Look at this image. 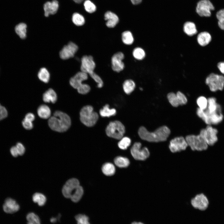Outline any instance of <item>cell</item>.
I'll list each match as a JSON object with an SVG mask.
<instances>
[{"label": "cell", "mask_w": 224, "mask_h": 224, "mask_svg": "<svg viewBox=\"0 0 224 224\" xmlns=\"http://www.w3.org/2000/svg\"><path fill=\"white\" fill-rule=\"evenodd\" d=\"M10 151L11 154L13 157H16L19 155L16 146L12 147L11 148Z\"/></svg>", "instance_id": "7dc6e473"}, {"label": "cell", "mask_w": 224, "mask_h": 224, "mask_svg": "<svg viewBox=\"0 0 224 224\" xmlns=\"http://www.w3.org/2000/svg\"><path fill=\"white\" fill-rule=\"evenodd\" d=\"M62 192L64 197L70 198L72 202L77 203L81 198L83 194V189L80 185L79 180L73 178L66 182L62 188Z\"/></svg>", "instance_id": "3957f363"}, {"label": "cell", "mask_w": 224, "mask_h": 224, "mask_svg": "<svg viewBox=\"0 0 224 224\" xmlns=\"http://www.w3.org/2000/svg\"><path fill=\"white\" fill-rule=\"evenodd\" d=\"M217 66L220 72L224 75V62H219Z\"/></svg>", "instance_id": "681fc988"}, {"label": "cell", "mask_w": 224, "mask_h": 224, "mask_svg": "<svg viewBox=\"0 0 224 224\" xmlns=\"http://www.w3.org/2000/svg\"><path fill=\"white\" fill-rule=\"evenodd\" d=\"M197 104L199 109L204 110H206L208 106V99L204 96L199 97L197 100Z\"/></svg>", "instance_id": "ab89813d"}, {"label": "cell", "mask_w": 224, "mask_h": 224, "mask_svg": "<svg viewBox=\"0 0 224 224\" xmlns=\"http://www.w3.org/2000/svg\"><path fill=\"white\" fill-rule=\"evenodd\" d=\"M76 3L79 4L82 2L84 0H72Z\"/></svg>", "instance_id": "f5cc1de1"}, {"label": "cell", "mask_w": 224, "mask_h": 224, "mask_svg": "<svg viewBox=\"0 0 224 224\" xmlns=\"http://www.w3.org/2000/svg\"><path fill=\"white\" fill-rule=\"evenodd\" d=\"M214 9V7L209 0H200L197 3L196 11L201 16H211V11Z\"/></svg>", "instance_id": "7c38bea8"}, {"label": "cell", "mask_w": 224, "mask_h": 224, "mask_svg": "<svg viewBox=\"0 0 224 224\" xmlns=\"http://www.w3.org/2000/svg\"><path fill=\"white\" fill-rule=\"evenodd\" d=\"M124 54L121 52H119L114 54L111 59L112 68V70L116 72H120L124 68V64L123 61L124 58Z\"/></svg>", "instance_id": "ac0fdd59"}, {"label": "cell", "mask_w": 224, "mask_h": 224, "mask_svg": "<svg viewBox=\"0 0 224 224\" xmlns=\"http://www.w3.org/2000/svg\"><path fill=\"white\" fill-rule=\"evenodd\" d=\"M125 131V126L118 120L110 122L105 129L106 133L107 136L117 139L122 138Z\"/></svg>", "instance_id": "52a82bcc"}, {"label": "cell", "mask_w": 224, "mask_h": 224, "mask_svg": "<svg viewBox=\"0 0 224 224\" xmlns=\"http://www.w3.org/2000/svg\"><path fill=\"white\" fill-rule=\"evenodd\" d=\"M58 8L59 2L57 0L46 2L43 5L45 16L48 17L50 15L55 14L57 12Z\"/></svg>", "instance_id": "d6986e66"}, {"label": "cell", "mask_w": 224, "mask_h": 224, "mask_svg": "<svg viewBox=\"0 0 224 224\" xmlns=\"http://www.w3.org/2000/svg\"><path fill=\"white\" fill-rule=\"evenodd\" d=\"M188 146L185 139L181 136L175 137L171 140L170 142L169 148L171 152L175 153L185 150Z\"/></svg>", "instance_id": "5bb4252c"}, {"label": "cell", "mask_w": 224, "mask_h": 224, "mask_svg": "<svg viewBox=\"0 0 224 224\" xmlns=\"http://www.w3.org/2000/svg\"><path fill=\"white\" fill-rule=\"evenodd\" d=\"M57 99V94L54 91L52 88H49L43 94V99L46 103L51 102L54 103Z\"/></svg>", "instance_id": "cb8c5ba5"}, {"label": "cell", "mask_w": 224, "mask_h": 224, "mask_svg": "<svg viewBox=\"0 0 224 224\" xmlns=\"http://www.w3.org/2000/svg\"><path fill=\"white\" fill-rule=\"evenodd\" d=\"M104 17L105 20L106 21V25L110 28L114 27L119 22V18L117 15L110 11L105 13Z\"/></svg>", "instance_id": "44dd1931"}, {"label": "cell", "mask_w": 224, "mask_h": 224, "mask_svg": "<svg viewBox=\"0 0 224 224\" xmlns=\"http://www.w3.org/2000/svg\"><path fill=\"white\" fill-rule=\"evenodd\" d=\"M191 203L194 208L204 211L208 206L209 201L204 194H200L197 195L191 200Z\"/></svg>", "instance_id": "2e32d148"}, {"label": "cell", "mask_w": 224, "mask_h": 224, "mask_svg": "<svg viewBox=\"0 0 224 224\" xmlns=\"http://www.w3.org/2000/svg\"><path fill=\"white\" fill-rule=\"evenodd\" d=\"M216 17L218 20V25L222 30H224V9L220 10L216 14Z\"/></svg>", "instance_id": "60d3db41"}, {"label": "cell", "mask_w": 224, "mask_h": 224, "mask_svg": "<svg viewBox=\"0 0 224 224\" xmlns=\"http://www.w3.org/2000/svg\"><path fill=\"white\" fill-rule=\"evenodd\" d=\"M3 208L5 212L13 213L19 210L20 206L15 200L8 198L5 200Z\"/></svg>", "instance_id": "ffe728a7"}, {"label": "cell", "mask_w": 224, "mask_h": 224, "mask_svg": "<svg viewBox=\"0 0 224 224\" xmlns=\"http://www.w3.org/2000/svg\"><path fill=\"white\" fill-rule=\"evenodd\" d=\"M32 200L34 202L37 203L39 206H42L45 204L46 198L44 194L40 193H36L33 195Z\"/></svg>", "instance_id": "836d02e7"}, {"label": "cell", "mask_w": 224, "mask_h": 224, "mask_svg": "<svg viewBox=\"0 0 224 224\" xmlns=\"http://www.w3.org/2000/svg\"><path fill=\"white\" fill-rule=\"evenodd\" d=\"M208 104L207 109L205 110L209 113L217 111H222V107L218 104L216 99L214 97H211L208 99Z\"/></svg>", "instance_id": "603a6c76"}, {"label": "cell", "mask_w": 224, "mask_h": 224, "mask_svg": "<svg viewBox=\"0 0 224 224\" xmlns=\"http://www.w3.org/2000/svg\"><path fill=\"white\" fill-rule=\"evenodd\" d=\"M132 3L134 5H138L141 3L142 0H130Z\"/></svg>", "instance_id": "816d5d0a"}, {"label": "cell", "mask_w": 224, "mask_h": 224, "mask_svg": "<svg viewBox=\"0 0 224 224\" xmlns=\"http://www.w3.org/2000/svg\"><path fill=\"white\" fill-rule=\"evenodd\" d=\"M109 107L108 104H106L100 110L99 113L101 117H109L116 114V110L114 108L110 109Z\"/></svg>", "instance_id": "4316f807"}, {"label": "cell", "mask_w": 224, "mask_h": 224, "mask_svg": "<svg viewBox=\"0 0 224 224\" xmlns=\"http://www.w3.org/2000/svg\"><path fill=\"white\" fill-rule=\"evenodd\" d=\"M37 113L40 118L43 119H47L50 117L51 111L50 108L47 105H42L38 108Z\"/></svg>", "instance_id": "484cf974"}, {"label": "cell", "mask_w": 224, "mask_h": 224, "mask_svg": "<svg viewBox=\"0 0 224 224\" xmlns=\"http://www.w3.org/2000/svg\"><path fill=\"white\" fill-rule=\"evenodd\" d=\"M77 224H90L88 217L83 214H78L75 216Z\"/></svg>", "instance_id": "b9f144b4"}, {"label": "cell", "mask_w": 224, "mask_h": 224, "mask_svg": "<svg viewBox=\"0 0 224 224\" xmlns=\"http://www.w3.org/2000/svg\"><path fill=\"white\" fill-rule=\"evenodd\" d=\"M138 134L141 139L150 142H159L166 141L170 133L167 126H161L153 132H150L143 126L138 129Z\"/></svg>", "instance_id": "6da1fadb"}, {"label": "cell", "mask_w": 224, "mask_h": 224, "mask_svg": "<svg viewBox=\"0 0 224 224\" xmlns=\"http://www.w3.org/2000/svg\"><path fill=\"white\" fill-rule=\"evenodd\" d=\"M22 125L23 127L27 130H30L33 127V125L32 122L25 119H24L22 121Z\"/></svg>", "instance_id": "ee69618b"}, {"label": "cell", "mask_w": 224, "mask_h": 224, "mask_svg": "<svg viewBox=\"0 0 224 224\" xmlns=\"http://www.w3.org/2000/svg\"><path fill=\"white\" fill-rule=\"evenodd\" d=\"M133 55L134 58L138 60H142L145 57L146 53L142 48L138 47L135 48L133 51Z\"/></svg>", "instance_id": "d590c367"}, {"label": "cell", "mask_w": 224, "mask_h": 224, "mask_svg": "<svg viewBox=\"0 0 224 224\" xmlns=\"http://www.w3.org/2000/svg\"><path fill=\"white\" fill-rule=\"evenodd\" d=\"M138 222H133L131 224H137Z\"/></svg>", "instance_id": "db71d44e"}, {"label": "cell", "mask_w": 224, "mask_h": 224, "mask_svg": "<svg viewBox=\"0 0 224 224\" xmlns=\"http://www.w3.org/2000/svg\"><path fill=\"white\" fill-rule=\"evenodd\" d=\"M88 75L81 71L77 72L70 80L69 83L71 86L77 89L78 92L80 94H86L91 90V87L89 85L82 83L83 81L88 79Z\"/></svg>", "instance_id": "277c9868"}, {"label": "cell", "mask_w": 224, "mask_h": 224, "mask_svg": "<svg viewBox=\"0 0 224 224\" xmlns=\"http://www.w3.org/2000/svg\"><path fill=\"white\" fill-rule=\"evenodd\" d=\"M137 224H144L142 222H138Z\"/></svg>", "instance_id": "11a10c76"}, {"label": "cell", "mask_w": 224, "mask_h": 224, "mask_svg": "<svg viewBox=\"0 0 224 224\" xmlns=\"http://www.w3.org/2000/svg\"><path fill=\"white\" fill-rule=\"evenodd\" d=\"M135 86L134 81L130 79L125 80L123 85V90L127 95L130 94L134 90Z\"/></svg>", "instance_id": "83f0119b"}, {"label": "cell", "mask_w": 224, "mask_h": 224, "mask_svg": "<svg viewBox=\"0 0 224 224\" xmlns=\"http://www.w3.org/2000/svg\"><path fill=\"white\" fill-rule=\"evenodd\" d=\"M71 121L70 117L66 113L60 111L55 112L53 116L48 120V125L52 130L63 132L70 127Z\"/></svg>", "instance_id": "7a4b0ae2"}, {"label": "cell", "mask_w": 224, "mask_h": 224, "mask_svg": "<svg viewBox=\"0 0 224 224\" xmlns=\"http://www.w3.org/2000/svg\"><path fill=\"white\" fill-rule=\"evenodd\" d=\"M167 98L170 104L174 107L186 104L187 99L185 96L180 91L176 93L170 92L167 95Z\"/></svg>", "instance_id": "4fadbf2b"}, {"label": "cell", "mask_w": 224, "mask_h": 224, "mask_svg": "<svg viewBox=\"0 0 224 224\" xmlns=\"http://www.w3.org/2000/svg\"><path fill=\"white\" fill-rule=\"evenodd\" d=\"M114 162L117 166L121 168L127 167L130 163L127 158L121 156L116 157L114 160Z\"/></svg>", "instance_id": "e575fe53"}, {"label": "cell", "mask_w": 224, "mask_h": 224, "mask_svg": "<svg viewBox=\"0 0 224 224\" xmlns=\"http://www.w3.org/2000/svg\"><path fill=\"white\" fill-rule=\"evenodd\" d=\"M38 77L42 82L47 83L50 79V74L48 70L44 68H41L38 72Z\"/></svg>", "instance_id": "1f68e13d"}, {"label": "cell", "mask_w": 224, "mask_h": 224, "mask_svg": "<svg viewBox=\"0 0 224 224\" xmlns=\"http://www.w3.org/2000/svg\"><path fill=\"white\" fill-rule=\"evenodd\" d=\"M35 118V116L34 114L31 113H29L26 114L24 119L28 121L32 122L34 120Z\"/></svg>", "instance_id": "c3c4849f"}, {"label": "cell", "mask_w": 224, "mask_h": 224, "mask_svg": "<svg viewBox=\"0 0 224 224\" xmlns=\"http://www.w3.org/2000/svg\"><path fill=\"white\" fill-rule=\"evenodd\" d=\"M80 116L81 122L88 127L94 126L99 118L98 114L94 111L93 107L90 105H86L82 108Z\"/></svg>", "instance_id": "5b68a950"}, {"label": "cell", "mask_w": 224, "mask_h": 224, "mask_svg": "<svg viewBox=\"0 0 224 224\" xmlns=\"http://www.w3.org/2000/svg\"><path fill=\"white\" fill-rule=\"evenodd\" d=\"M16 146L18 151L19 155H22L24 153L25 149L23 145L20 142H18Z\"/></svg>", "instance_id": "bcb514c9"}, {"label": "cell", "mask_w": 224, "mask_h": 224, "mask_svg": "<svg viewBox=\"0 0 224 224\" xmlns=\"http://www.w3.org/2000/svg\"><path fill=\"white\" fill-rule=\"evenodd\" d=\"M83 5L85 10L88 13H93L96 10V7L95 5L90 0L85 1Z\"/></svg>", "instance_id": "8d00e7d4"}, {"label": "cell", "mask_w": 224, "mask_h": 224, "mask_svg": "<svg viewBox=\"0 0 224 224\" xmlns=\"http://www.w3.org/2000/svg\"><path fill=\"white\" fill-rule=\"evenodd\" d=\"M28 222L35 224H41V221L38 216L35 213L30 212L28 213L26 217Z\"/></svg>", "instance_id": "f35d334b"}, {"label": "cell", "mask_w": 224, "mask_h": 224, "mask_svg": "<svg viewBox=\"0 0 224 224\" xmlns=\"http://www.w3.org/2000/svg\"><path fill=\"white\" fill-rule=\"evenodd\" d=\"M7 111L6 108L1 105L0 106V121L6 118L7 116Z\"/></svg>", "instance_id": "f6af8a7d"}, {"label": "cell", "mask_w": 224, "mask_h": 224, "mask_svg": "<svg viewBox=\"0 0 224 224\" xmlns=\"http://www.w3.org/2000/svg\"><path fill=\"white\" fill-rule=\"evenodd\" d=\"M90 76L95 81L97 84L99 88L102 87L103 85V82L101 77L94 72L89 74Z\"/></svg>", "instance_id": "7bdbcfd3"}, {"label": "cell", "mask_w": 224, "mask_h": 224, "mask_svg": "<svg viewBox=\"0 0 224 224\" xmlns=\"http://www.w3.org/2000/svg\"><path fill=\"white\" fill-rule=\"evenodd\" d=\"M131 143L130 139L128 137H123L118 143V146L121 149L125 150L130 145Z\"/></svg>", "instance_id": "74e56055"}, {"label": "cell", "mask_w": 224, "mask_h": 224, "mask_svg": "<svg viewBox=\"0 0 224 224\" xmlns=\"http://www.w3.org/2000/svg\"><path fill=\"white\" fill-rule=\"evenodd\" d=\"M205 83L212 92L222 91L224 87V76L211 73L206 77Z\"/></svg>", "instance_id": "9c48e42d"}, {"label": "cell", "mask_w": 224, "mask_h": 224, "mask_svg": "<svg viewBox=\"0 0 224 224\" xmlns=\"http://www.w3.org/2000/svg\"><path fill=\"white\" fill-rule=\"evenodd\" d=\"M1 104H0V106H1Z\"/></svg>", "instance_id": "6f0895ef"}, {"label": "cell", "mask_w": 224, "mask_h": 224, "mask_svg": "<svg viewBox=\"0 0 224 224\" xmlns=\"http://www.w3.org/2000/svg\"><path fill=\"white\" fill-rule=\"evenodd\" d=\"M217 129L211 125H208L202 129L199 134L203 137L208 145L212 146L217 141Z\"/></svg>", "instance_id": "30bf717a"}, {"label": "cell", "mask_w": 224, "mask_h": 224, "mask_svg": "<svg viewBox=\"0 0 224 224\" xmlns=\"http://www.w3.org/2000/svg\"><path fill=\"white\" fill-rule=\"evenodd\" d=\"M60 215L58 216L57 218L55 217H52L50 219V222L53 223H54L57 222V220L60 219Z\"/></svg>", "instance_id": "f907efd6"}, {"label": "cell", "mask_w": 224, "mask_h": 224, "mask_svg": "<svg viewBox=\"0 0 224 224\" xmlns=\"http://www.w3.org/2000/svg\"><path fill=\"white\" fill-rule=\"evenodd\" d=\"M198 43L202 46H204L209 44L212 40L211 35L208 32L203 31L200 33L197 36Z\"/></svg>", "instance_id": "7402d4cb"}, {"label": "cell", "mask_w": 224, "mask_h": 224, "mask_svg": "<svg viewBox=\"0 0 224 224\" xmlns=\"http://www.w3.org/2000/svg\"><path fill=\"white\" fill-rule=\"evenodd\" d=\"M196 113L197 115L208 125L218 124L222 122L223 119L222 111L210 113L205 110H203L198 108Z\"/></svg>", "instance_id": "8992f818"}, {"label": "cell", "mask_w": 224, "mask_h": 224, "mask_svg": "<svg viewBox=\"0 0 224 224\" xmlns=\"http://www.w3.org/2000/svg\"><path fill=\"white\" fill-rule=\"evenodd\" d=\"M122 40L125 44L130 45L133 44L134 39L132 33L129 31H124L122 34Z\"/></svg>", "instance_id": "f546056e"}, {"label": "cell", "mask_w": 224, "mask_h": 224, "mask_svg": "<svg viewBox=\"0 0 224 224\" xmlns=\"http://www.w3.org/2000/svg\"><path fill=\"white\" fill-rule=\"evenodd\" d=\"M142 144L140 142H135L131 149L132 155L136 160L144 161L150 156V152L146 147L141 148Z\"/></svg>", "instance_id": "8fae6325"}, {"label": "cell", "mask_w": 224, "mask_h": 224, "mask_svg": "<svg viewBox=\"0 0 224 224\" xmlns=\"http://www.w3.org/2000/svg\"><path fill=\"white\" fill-rule=\"evenodd\" d=\"M26 25L24 23H21L15 27V31L16 34L22 39H25L26 36Z\"/></svg>", "instance_id": "f1b7e54d"}, {"label": "cell", "mask_w": 224, "mask_h": 224, "mask_svg": "<svg viewBox=\"0 0 224 224\" xmlns=\"http://www.w3.org/2000/svg\"><path fill=\"white\" fill-rule=\"evenodd\" d=\"M185 139L188 146L193 151H203L206 150L208 148V145L200 134L197 135H187Z\"/></svg>", "instance_id": "ba28073f"}, {"label": "cell", "mask_w": 224, "mask_h": 224, "mask_svg": "<svg viewBox=\"0 0 224 224\" xmlns=\"http://www.w3.org/2000/svg\"><path fill=\"white\" fill-rule=\"evenodd\" d=\"M78 49L77 45L72 42H69L64 46L59 53L60 58L67 59L73 57Z\"/></svg>", "instance_id": "e0dca14e"}, {"label": "cell", "mask_w": 224, "mask_h": 224, "mask_svg": "<svg viewBox=\"0 0 224 224\" xmlns=\"http://www.w3.org/2000/svg\"><path fill=\"white\" fill-rule=\"evenodd\" d=\"M27 224H35L28 222L27 223Z\"/></svg>", "instance_id": "9f6ffc18"}, {"label": "cell", "mask_w": 224, "mask_h": 224, "mask_svg": "<svg viewBox=\"0 0 224 224\" xmlns=\"http://www.w3.org/2000/svg\"><path fill=\"white\" fill-rule=\"evenodd\" d=\"M72 21L73 23L77 26H82L85 23V19L84 16L77 12L74 13L72 14Z\"/></svg>", "instance_id": "d6a6232c"}, {"label": "cell", "mask_w": 224, "mask_h": 224, "mask_svg": "<svg viewBox=\"0 0 224 224\" xmlns=\"http://www.w3.org/2000/svg\"><path fill=\"white\" fill-rule=\"evenodd\" d=\"M183 30L185 33L190 36L196 35L197 33L195 24L191 21L185 22L184 25Z\"/></svg>", "instance_id": "d4e9b609"}, {"label": "cell", "mask_w": 224, "mask_h": 224, "mask_svg": "<svg viewBox=\"0 0 224 224\" xmlns=\"http://www.w3.org/2000/svg\"><path fill=\"white\" fill-rule=\"evenodd\" d=\"M102 170L104 174L107 176H111L115 172L114 166L110 163H106L104 164L102 168Z\"/></svg>", "instance_id": "4dcf8cb0"}, {"label": "cell", "mask_w": 224, "mask_h": 224, "mask_svg": "<svg viewBox=\"0 0 224 224\" xmlns=\"http://www.w3.org/2000/svg\"><path fill=\"white\" fill-rule=\"evenodd\" d=\"M81 71L90 74L94 72L96 63L93 57L91 55H84L81 59Z\"/></svg>", "instance_id": "9a60e30c"}]
</instances>
